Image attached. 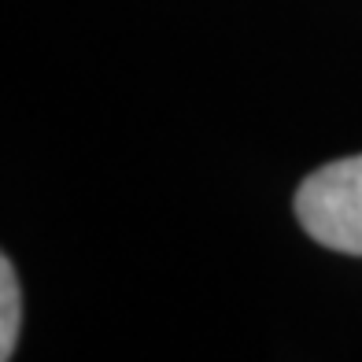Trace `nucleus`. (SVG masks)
I'll return each mask as SVG.
<instances>
[{
  "instance_id": "obj_1",
  "label": "nucleus",
  "mask_w": 362,
  "mask_h": 362,
  "mask_svg": "<svg viewBox=\"0 0 362 362\" xmlns=\"http://www.w3.org/2000/svg\"><path fill=\"white\" fill-rule=\"evenodd\" d=\"M296 218L322 248L362 255V156L307 174L296 189Z\"/></svg>"
},
{
  "instance_id": "obj_2",
  "label": "nucleus",
  "mask_w": 362,
  "mask_h": 362,
  "mask_svg": "<svg viewBox=\"0 0 362 362\" xmlns=\"http://www.w3.org/2000/svg\"><path fill=\"white\" fill-rule=\"evenodd\" d=\"M19 322H23V296H19V277H15L11 259H0V362H11L15 340H19Z\"/></svg>"
}]
</instances>
